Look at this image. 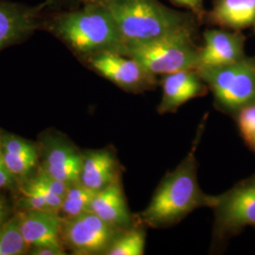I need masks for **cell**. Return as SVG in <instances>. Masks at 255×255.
I'll return each instance as SVG.
<instances>
[{
    "mask_svg": "<svg viewBox=\"0 0 255 255\" xmlns=\"http://www.w3.org/2000/svg\"><path fill=\"white\" fill-rule=\"evenodd\" d=\"M203 126L204 122L197 131L191 150L174 170L165 175L147 207L140 213L139 220L142 224L150 228H167L198 208L214 207L217 196L206 195L201 190L198 180L196 150Z\"/></svg>",
    "mask_w": 255,
    "mask_h": 255,
    "instance_id": "1",
    "label": "cell"
},
{
    "mask_svg": "<svg viewBox=\"0 0 255 255\" xmlns=\"http://www.w3.org/2000/svg\"><path fill=\"white\" fill-rule=\"evenodd\" d=\"M42 29L61 39L85 59L104 51L118 52L122 47L117 23L102 3L75 9H47Z\"/></svg>",
    "mask_w": 255,
    "mask_h": 255,
    "instance_id": "2",
    "label": "cell"
},
{
    "mask_svg": "<svg viewBox=\"0 0 255 255\" xmlns=\"http://www.w3.org/2000/svg\"><path fill=\"white\" fill-rule=\"evenodd\" d=\"M102 4L119 27L121 48L148 43L182 28L193 27L189 14L169 9L158 0H106Z\"/></svg>",
    "mask_w": 255,
    "mask_h": 255,
    "instance_id": "3",
    "label": "cell"
},
{
    "mask_svg": "<svg viewBox=\"0 0 255 255\" xmlns=\"http://www.w3.org/2000/svg\"><path fill=\"white\" fill-rule=\"evenodd\" d=\"M193 30L182 28L148 43L123 47L119 52L133 58L155 76L198 69L199 48L194 44Z\"/></svg>",
    "mask_w": 255,
    "mask_h": 255,
    "instance_id": "4",
    "label": "cell"
},
{
    "mask_svg": "<svg viewBox=\"0 0 255 255\" xmlns=\"http://www.w3.org/2000/svg\"><path fill=\"white\" fill-rule=\"evenodd\" d=\"M213 92L220 109L238 112L255 102V60L244 58L234 64L197 69Z\"/></svg>",
    "mask_w": 255,
    "mask_h": 255,
    "instance_id": "5",
    "label": "cell"
},
{
    "mask_svg": "<svg viewBox=\"0 0 255 255\" xmlns=\"http://www.w3.org/2000/svg\"><path fill=\"white\" fill-rule=\"evenodd\" d=\"M213 209L215 237H228L255 226V175L217 196Z\"/></svg>",
    "mask_w": 255,
    "mask_h": 255,
    "instance_id": "6",
    "label": "cell"
},
{
    "mask_svg": "<svg viewBox=\"0 0 255 255\" xmlns=\"http://www.w3.org/2000/svg\"><path fill=\"white\" fill-rule=\"evenodd\" d=\"M97 73L120 88L131 93L153 89L156 76L131 57L117 51H104L85 59Z\"/></svg>",
    "mask_w": 255,
    "mask_h": 255,
    "instance_id": "7",
    "label": "cell"
},
{
    "mask_svg": "<svg viewBox=\"0 0 255 255\" xmlns=\"http://www.w3.org/2000/svg\"><path fill=\"white\" fill-rule=\"evenodd\" d=\"M124 231L114 227L92 212L67 219L63 226V237L76 254H106L114 240Z\"/></svg>",
    "mask_w": 255,
    "mask_h": 255,
    "instance_id": "8",
    "label": "cell"
},
{
    "mask_svg": "<svg viewBox=\"0 0 255 255\" xmlns=\"http://www.w3.org/2000/svg\"><path fill=\"white\" fill-rule=\"evenodd\" d=\"M47 9L46 0L37 5L0 0V51L42 29Z\"/></svg>",
    "mask_w": 255,
    "mask_h": 255,
    "instance_id": "9",
    "label": "cell"
},
{
    "mask_svg": "<svg viewBox=\"0 0 255 255\" xmlns=\"http://www.w3.org/2000/svg\"><path fill=\"white\" fill-rule=\"evenodd\" d=\"M204 45L199 48V67H218L234 64L245 56V36L241 30L208 29Z\"/></svg>",
    "mask_w": 255,
    "mask_h": 255,
    "instance_id": "10",
    "label": "cell"
},
{
    "mask_svg": "<svg viewBox=\"0 0 255 255\" xmlns=\"http://www.w3.org/2000/svg\"><path fill=\"white\" fill-rule=\"evenodd\" d=\"M163 97L158 112L174 113L184 103L206 95L207 84L197 69L181 70L164 75L162 81Z\"/></svg>",
    "mask_w": 255,
    "mask_h": 255,
    "instance_id": "11",
    "label": "cell"
},
{
    "mask_svg": "<svg viewBox=\"0 0 255 255\" xmlns=\"http://www.w3.org/2000/svg\"><path fill=\"white\" fill-rule=\"evenodd\" d=\"M20 229L27 246L62 249L60 232L62 221L53 210H27L19 215Z\"/></svg>",
    "mask_w": 255,
    "mask_h": 255,
    "instance_id": "12",
    "label": "cell"
},
{
    "mask_svg": "<svg viewBox=\"0 0 255 255\" xmlns=\"http://www.w3.org/2000/svg\"><path fill=\"white\" fill-rule=\"evenodd\" d=\"M90 212L120 230L134 226L119 179L96 193Z\"/></svg>",
    "mask_w": 255,
    "mask_h": 255,
    "instance_id": "13",
    "label": "cell"
},
{
    "mask_svg": "<svg viewBox=\"0 0 255 255\" xmlns=\"http://www.w3.org/2000/svg\"><path fill=\"white\" fill-rule=\"evenodd\" d=\"M119 178V163L115 155L107 149L92 150L83 154L80 182L98 192Z\"/></svg>",
    "mask_w": 255,
    "mask_h": 255,
    "instance_id": "14",
    "label": "cell"
},
{
    "mask_svg": "<svg viewBox=\"0 0 255 255\" xmlns=\"http://www.w3.org/2000/svg\"><path fill=\"white\" fill-rule=\"evenodd\" d=\"M212 24L241 30L255 23V0H215L208 13Z\"/></svg>",
    "mask_w": 255,
    "mask_h": 255,
    "instance_id": "15",
    "label": "cell"
},
{
    "mask_svg": "<svg viewBox=\"0 0 255 255\" xmlns=\"http://www.w3.org/2000/svg\"><path fill=\"white\" fill-rule=\"evenodd\" d=\"M83 155L69 145H58L51 148L42 171L62 182L72 184L80 182Z\"/></svg>",
    "mask_w": 255,
    "mask_h": 255,
    "instance_id": "16",
    "label": "cell"
},
{
    "mask_svg": "<svg viewBox=\"0 0 255 255\" xmlns=\"http://www.w3.org/2000/svg\"><path fill=\"white\" fill-rule=\"evenodd\" d=\"M146 248V233L143 228L137 227L122 231L109 249L107 255H143Z\"/></svg>",
    "mask_w": 255,
    "mask_h": 255,
    "instance_id": "17",
    "label": "cell"
},
{
    "mask_svg": "<svg viewBox=\"0 0 255 255\" xmlns=\"http://www.w3.org/2000/svg\"><path fill=\"white\" fill-rule=\"evenodd\" d=\"M97 192L87 188L80 182L70 184L64 196L61 211L67 219L90 212L91 202Z\"/></svg>",
    "mask_w": 255,
    "mask_h": 255,
    "instance_id": "18",
    "label": "cell"
},
{
    "mask_svg": "<svg viewBox=\"0 0 255 255\" xmlns=\"http://www.w3.org/2000/svg\"><path fill=\"white\" fill-rule=\"evenodd\" d=\"M27 247L20 229L19 215L0 227V255H22Z\"/></svg>",
    "mask_w": 255,
    "mask_h": 255,
    "instance_id": "19",
    "label": "cell"
},
{
    "mask_svg": "<svg viewBox=\"0 0 255 255\" xmlns=\"http://www.w3.org/2000/svg\"><path fill=\"white\" fill-rule=\"evenodd\" d=\"M3 159L12 176H26L35 165V155H16L2 151Z\"/></svg>",
    "mask_w": 255,
    "mask_h": 255,
    "instance_id": "20",
    "label": "cell"
},
{
    "mask_svg": "<svg viewBox=\"0 0 255 255\" xmlns=\"http://www.w3.org/2000/svg\"><path fill=\"white\" fill-rule=\"evenodd\" d=\"M237 122L242 136L251 145L255 139V102L238 111Z\"/></svg>",
    "mask_w": 255,
    "mask_h": 255,
    "instance_id": "21",
    "label": "cell"
},
{
    "mask_svg": "<svg viewBox=\"0 0 255 255\" xmlns=\"http://www.w3.org/2000/svg\"><path fill=\"white\" fill-rule=\"evenodd\" d=\"M21 191L35 193L37 195L41 196L46 201V203L48 204L50 209L56 211V212L61 210L64 198L56 195L53 192L50 191L49 189H47L46 187L43 186L42 184L38 183L34 180L28 182L27 185L21 189Z\"/></svg>",
    "mask_w": 255,
    "mask_h": 255,
    "instance_id": "22",
    "label": "cell"
},
{
    "mask_svg": "<svg viewBox=\"0 0 255 255\" xmlns=\"http://www.w3.org/2000/svg\"><path fill=\"white\" fill-rule=\"evenodd\" d=\"M3 151L16 155H35L34 147L26 141L15 137H5L2 143Z\"/></svg>",
    "mask_w": 255,
    "mask_h": 255,
    "instance_id": "23",
    "label": "cell"
},
{
    "mask_svg": "<svg viewBox=\"0 0 255 255\" xmlns=\"http://www.w3.org/2000/svg\"><path fill=\"white\" fill-rule=\"evenodd\" d=\"M33 180L62 198H64L66 192L70 186L69 183L59 181L43 171H41L36 178Z\"/></svg>",
    "mask_w": 255,
    "mask_h": 255,
    "instance_id": "24",
    "label": "cell"
},
{
    "mask_svg": "<svg viewBox=\"0 0 255 255\" xmlns=\"http://www.w3.org/2000/svg\"><path fill=\"white\" fill-rule=\"evenodd\" d=\"M48 3V9L50 10L69 9L79 8L86 4L103 3L106 0H46Z\"/></svg>",
    "mask_w": 255,
    "mask_h": 255,
    "instance_id": "25",
    "label": "cell"
},
{
    "mask_svg": "<svg viewBox=\"0 0 255 255\" xmlns=\"http://www.w3.org/2000/svg\"><path fill=\"white\" fill-rule=\"evenodd\" d=\"M21 192L24 195V198L21 200L23 208L26 210H51L41 196L31 192Z\"/></svg>",
    "mask_w": 255,
    "mask_h": 255,
    "instance_id": "26",
    "label": "cell"
},
{
    "mask_svg": "<svg viewBox=\"0 0 255 255\" xmlns=\"http://www.w3.org/2000/svg\"><path fill=\"white\" fill-rule=\"evenodd\" d=\"M168 1H170L176 6L190 9L192 12L198 17H202L204 14L203 0H168Z\"/></svg>",
    "mask_w": 255,
    "mask_h": 255,
    "instance_id": "27",
    "label": "cell"
},
{
    "mask_svg": "<svg viewBox=\"0 0 255 255\" xmlns=\"http://www.w3.org/2000/svg\"><path fill=\"white\" fill-rule=\"evenodd\" d=\"M12 175L9 172L6 163L3 159L2 152H0V187H6L12 182Z\"/></svg>",
    "mask_w": 255,
    "mask_h": 255,
    "instance_id": "28",
    "label": "cell"
},
{
    "mask_svg": "<svg viewBox=\"0 0 255 255\" xmlns=\"http://www.w3.org/2000/svg\"><path fill=\"white\" fill-rule=\"evenodd\" d=\"M34 255H64L63 249H58L54 247H37L31 252Z\"/></svg>",
    "mask_w": 255,
    "mask_h": 255,
    "instance_id": "29",
    "label": "cell"
},
{
    "mask_svg": "<svg viewBox=\"0 0 255 255\" xmlns=\"http://www.w3.org/2000/svg\"><path fill=\"white\" fill-rule=\"evenodd\" d=\"M8 215V208L5 201L0 199V227L4 224L5 219Z\"/></svg>",
    "mask_w": 255,
    "mask_h": 255,
    "instance_id": "30",
    "label": "cell"
},
{
    "mask_svg": "<svg viewBox=\"0 0 255 255\" xmlns=\"http://www.w3.org/2000/svg\"><path fill=\"white\" fill-rule=\"evenodd\" d=\"M251 146H252V147H253V148H254V149H255V140H254V141H253V142H252V144H251Z\"/></svg>",
    "mask_w": 255,
    "mask_h": 255,
    "instance_id": "31",
    "label": "cell"
},
{
    "mask_svg": "<svg viewBox=\"0 0 255 255\" xmlns=\"http://www.w3.org/2000/svg\"><path fill=\"white\" fill-rule=\"evenodd\" d=\"M254 27H255V25H254Z\"/></svg>",
    "mask_w": 255,
    "mask_h": 255,
    "instance_id": "32",
    "label": "cell"
}]
</instances>
